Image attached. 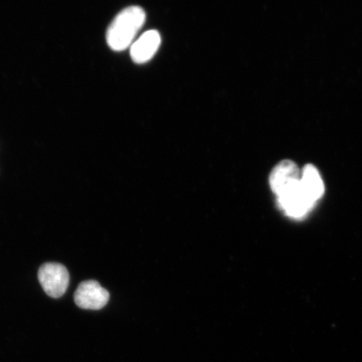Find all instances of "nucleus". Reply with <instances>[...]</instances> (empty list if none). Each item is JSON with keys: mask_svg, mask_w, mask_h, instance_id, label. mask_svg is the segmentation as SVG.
<instances>
[{"mask_svg": "<svg viewBox=\"0 0 362 362\" xmlns=\"http://www.w3.org/2000/svg\"><path fill=\"white\" fill-rule=\"evenodd\" d=\"M146 20V13L139 6H129L117 13L108 26L107 43L115 52L124 51L141 30Z\"/></svg>", "mask_w": 362, "mask_h": 362, "instance_id": "nucleus-1", "label": "nucleus"}, {"mask_svg": "<svg viewBox=\"0 0 362 362\" xmlns=\"http://www.w3.org/2000/svg\"><path fill=\"white\" fill-rule=\"evenodd\" d=\"M38 279L45 293L54 298L64 296L69 286V273L65 266L57 262H47L40 267Z\"/></svg>", "mask_w": 362, "mask_h": 362, "instance_id": "nucleus-2", "label": "nucleus"}, {"mask_svg": "<svg viewBox=\"0 0 362 362\" xmlns=\"http://www.w3.org/2000/svg\"><path fill=\"white\" fill-rule=\"evenodd\" d=\"M301 172L296 163L283 160L276 165L269 176L272 191L277 196H282L300 182Z\"/></svg>", "mask_w": 362, "mask_h": 362, "instance_id": "nucleus-3", "label": "nucleus"}, {"mask_svg": "<svg viewBox=\"0 0 362 362\" xmlns=\"http://www.w3.org/2000/svg\"><path fill=\"white\" fill-rule=\"evenodd\" d=\"M74 300L81 309L98 310L107 304L110 293L95 280H88L78 285Z\"/></svg>", "mask_w": 362, "mask_h": 362, "instance_id": "nucleus-4", "label": "nucleus"}, {"mask_svg": "<svg viewBox=\"0 0 362 362\" xmlns=\"http://www.w3.org/2000/svg\"><path fill=\"white\" fill-rule=\"evenodd\" d=\"M278 204L286 215L296 219L306 216L315 205L303 189L301 180L296 187L279 197Z\"/></svg>", "mask_w": 362, "mask_h": 362, "instance_id": "nucleus-5", "label": "nucleus"}, {"mask_svg": "<svg viewBox=\"0 0 362 362\" xmlns=\"http://www.w3.org/2000/svg\"><path fill=\"white\" fill-rule=\"evenodd\" d=\"M160 43V35L157 30L146 31L132 44L130 49L131 58L137 64H144L155 56Z\"/></svg>", "mask_w": 362, "mask_h": 362, "instance_id": "nucleus-6", "label": "nucleus"}, {"mask_svg": "<svg viewBox=\"0 0 362 362\" xmlns=\"http://www.w3.org/2000/svg\"><path fill=\"white\" fill-rule=\"evenodd\" d=\"M301 185L312 201L317 202L323 197L325 185L316 167L307 165L301 172Z\"/></svg>", "mask_w": 362, "mask_h": 362, "instance_id": "nucleus-7", "label": "nucleus"}]
</instances>
